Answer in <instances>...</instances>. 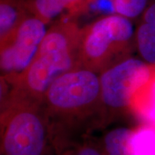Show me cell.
I'll list each match as a JSON object with an SVG mask.
<instances>
[{"label": "cell", "mask_w": 155, "mask_h": 155, "mask_svg": "<svg viewBox=\"0 0 155 155\" xmlns=\"http://www.w3.org/2000/svg\"><path fill=\"white\" fill-rule=\"evenodd\" d=\"M41 106L56 155L74 144L78 136L108 121L99 74L87 69L77 68L55 79Z\"/></svg>", "instance_id": "obj_1"}, {"label": "cell", "mask_w": 155, "mask_h": 155, "mask_svg": "<svg viewBox=\"0 0 155 155\" xmlns=\"http://www.w3.org/2000/svg\"><path fill=\"white\" fill-rule=\"evenodd\" d=\"M81 28L66 18L54 24L30 65L12 83L1 80V106L11 104L41 105L45 93L62 74L78 68Z\"/></svg>", "instance_id": "obj_2"}, {"label": "cell", "mask_w": 155, "mask_h": 155, "mask_svg": "<svg viewBox=\"0 0 155 155\" xmlns=\"http://www.w3.org/2000/svg\"><path fill=\"white\" fill-rule=\"evenodd\" d=\"M135 44L133 24L127 17L109 15L81 28L78 68L102 73L129 58Z\"/></svg>", "instance_id": "obj_3"}, {"label": "cell", "mask_w": 155, "mask_h": 155, "mask_svg": "<svg viewBox=\"0 0 155 155\" xmlns=\"http://www.w3.org/2000/svg\"><path fill=\"white\" fill-rule=\"evenodd\" d=\"M0 139L1 155H48L49 150L54 152L49 125L40 104L2 106Z\"/></svg>", "instance_id": "obj_4"}, {"label": "cell", "mask_w": 155, "mask_h": 155, "mask_svg": "<svg viewBox=\"0 0 155 155\" xmlns=\"http://www.w3.org/2000/svg\"><path fill=\"white\" fill-rule=\"evenodd\" d=\"M46 24L31 13L0 46L1 80L12 83L30 65L47 34Z\"/></svg>", "instance_id": "obj_5"}, {"label": "cell", "mask_w": 155, "mask_h": 155, "mask_svg": "<svg viewBox=\"0 0 155 155\" xmlns=\"http://www.w3.org/2000/svg\"><path fill=\"white\" fill-rule=\"evenodd\" d=\"M151 65L144 61L127 58L100 73V84L106 114L129 110L136 90L144 83Z\"/></svg>", "instance_id": "obj_6"}, {"label": "cell", "mask_w": 155, "mask_h": 155, "mask_svg": "<svg viewBox=\"0 0 155 155\" xmlns=\"http://www.w3.org/2000/svg\"><path fill=\"white\" fill-rule=\"evenodd\" d=\"M129 110L145 123L155 125V65L131 99Z\"/></svg>", "instance_id": "obj_7"}, {"label": "cell", "mask_w": 155, "mask_h": 155, "mask_svg": "<svg viewBox=\"0 0 155 155\" xmlns=\"http://www.w3.org/2000/svg\"><path fill=\"white\" fill-rule=\"evenodd\" d=\"M29 14L22 0H0V44L16 32Z\"/></svg>", "instance_id": "obj_8"}, {"label": "cell", "mask_w": 155, "mask_h": 155, "mask_svg": "<svg viewBox=\"0 0 155 155\" xmlns=\"http://www.w3.org/2000/svg\"><path fill=\"white\" fill-rule=\"evenodd\" d=\"M128 152L129 155H155V125L144 123L132 129Z\"/></svg>", "instance_id": "obj_9"}, {"label": "cell", "mask_w": 155, "mask_h": 155, "mask_svg": "<svg viewBox=\"0 0 155 155\" xmlns=\"http://www.w3.org/2000/svg\"><path fill=\"white\" fill-rule=\"evenodd\" d=\"M135 44L143 61L155 65V22L141 21L135 32Z\"/></svg>", "instance_id": "obj_10"}, {"label": "cell", "mask_w": 155, "mask_h": 155, "mask_svg": "<svg viewBox=\"0 0 155 155\" xmlns=\"http://www.w3.org/2000/svg\"><path fill=\"white\" fill-rule=\"evenodd\" d=\"M28 11L35 17L48 23L58 17L66 5L64 0H22Z\"/></svg>", "instance_id": "obj_11"}, {"label": "cell", "mask_w": 155, "mask_h": 155, "mask_svg": "<svg viewBox=\"0 0 155 155\" xmlns=\"http://www.w3.org/2000/svg\"><path fill=\"white\" fill-rule=\"evenodd\" d=\"M132 129L119 127L110 131L104 139L101 147L104 155H129L128 140Z\"/></svg>", "instance_id": "obj_12"}, {"label": "cell", "mask_w": 155, "mask_h": 155, "mask_svg": "<svg viewBox=\"0 0 155 155\" xmlns=\"http://www.w3.org/2000/svg\"><path fill=\"white\" fill-rule=\"evenodd\" d=\"M114 11L127 18H135L144 13L148 0H112Z\"/></svg>", "instance_id": "obj_13"}, {"label": "cell", "mask_w": 155, "mask_h": 155, "mask_svg": "<svg viewBox=\"0 0 155 155\" xmlns=\"http://www.w3.org/2000/svg\"><path fill=\"white\" fill-rule=\"evenodd\" d=\"M72 155H104L101 147L98 148L91 143H74L67 147Z\"/></svg>", "instance_id": "obj_14"}, {"label": "cell", "mask_w": 155, "mask_h": 155, "mask_svg": "<svg viewBox=\"0 0 155 155\" xmlns=\"http://www.w3.org/2000/svg\"><path fill=\"white\" fill-rule=\"evenodd\" d=\"M66 10L68 11L69 14L73 17L88 10V2L87 0H64Z\"/></svg>", "instance_id": "obj_15"}, {"label": "cell", "mask_w": 155, "mask_h": 155, "mask_svg": "<svg viewBox=\"0 0 155 155\" xmlns=\"http://www.w3.org/2000/svg\"><path fill=\"white\" fill-rule=\"evenodd\" d=\"M59 155H72V154H71V153H70L69 149H68V148H66L65 150H63V151H62Z\"/></svg>", "instance_id": "obj_16"}, {"label": "cell", "mask_w": 155, "mask_h": 155, "mask_svg": "<svg viewBox=\"0 0 155 155\" xmlns=\"http://www.w3.org/2000/svg\"><path fill=\"white\" fill-rule=\"evenodd\" d=\"M92 1H94V0H87V2H88V5H89V4H90V3H91Z\"/></svg>", "instance_id": "obj_17"}]
</instances>
